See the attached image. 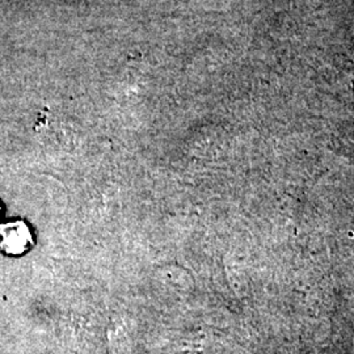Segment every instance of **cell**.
I'll return each mask as SVG.
<instances>
[{"label":"cell","mask_w":354,"mask_h":354,"mask_svg":"<svg viewBox=\"0 0 354 354\" xmlns=\"http://www.w3.org/2000/svg\"><path fill=\"white\" fill-rule=\"evenodd\" d=\"M32 245V236L29 228L23 222H13L0 230V247L4 252L20 254Z\"/></svg>","instance_id":"obj_1"}]
</instances>
